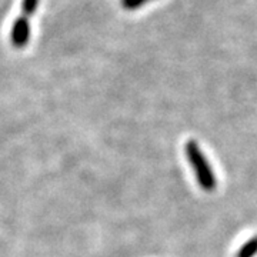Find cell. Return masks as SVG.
Returning a JSON list of instances; mask_svg holds the SVG:
<instances>
[{
	"mask_svg": "<svg viewBox=\"0 0 257 257\" xmlns=\"http://www.w3.org/2000/svg\"><path fill=\"white\" fill-rule=\"evenodd\" d=\"M186 155L193 165V169H194L196 176H197V180L203 186V189L204 190H213V187L216 186V179L213 175V170H210V167H209V163L206 162V159L203 156L202 150L196 145V142H193V140L187 142Z\"/></svg>",
	"mask_w": 257,
	"mask_h": 257,
	"instance_id": "cell-1",
	"label": "cell"
},
{
	"mask_svg": "<svg viewBox=\"0 0 257 257\" xmlns=\"http://www.w3.org/2000/svg\"><path fill=\"white\" fill-rule=\"evenodd\" d=\"M29 39H30V19L20 15L12 26V32H10L12 45L16 49H23L29 43Z\"/></svg>",
	"mask_w": 257,
	"mask_h": 257,
	"instance_id": "cell-2",
	"label": "cell"
},
{
	"mask_svg": "<svg viewBox=\"0 0 257 257\" xmlns=\"http://www.w3.org/2000/svg\"><path fill=\"white\" fill-rule=\"evenodd\" d=\"M257 253V237L251 239L248 243H246L243 247L240 248L237 257H253Z\"/></svg>",
	"mask_w": 257,
	"mask_h": 257,
	"instance_id": "cell-3",
	"label": "cell"
},
{
	"mask_svg": "<svg viewBox=\"0 0 257 257\" xmlns=\"http://www.w3.org/2000/svg\"><path fill=\"white\" fill-rule=\"evenodd\" d=\"M37 5H39V0H23L22 2V13L20 15L30 19L33 16V13L36 12Z\"/></svg>",
	"mask_w": 257,
	"mask_h": 257,
	"instance_id": "cell-4",
	"label": "cell"
}]
</instances>
